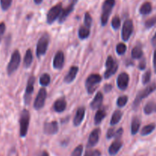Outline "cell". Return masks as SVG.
Wrapping results in <instances>:
<instances>
[{"label":"cell","mask_w":156,"mask_h":156,"mask_svg":"<svg viewBox=\"0 0 156 156\" xmlns=\"http://www.w3.org/2000/svg\"><path fill=\"white\" fill-rule=\"evenodd\" d=\"M123 128H119L115 133V136H114V138L116 140H120L123 136Z\"/></svg>","instance_id":"43"},{"label":"cell","mask_w":156,"mask_h":156,"mask_svg":"<svg viewBox=\"0 0 156 156\" xmlns=\"http://www.w3.org/2000/svg\"><path fill=\"white\" fill-rule=\"evenodd\" d=\"M79 72V67L77 66H72L69 69V71L67 73L66 76L64 78V82L66 84H70L75 80L77 73Z\"/></svg>","instance_id":"18"},{"label":"cell","mask_w":156,"mask_h":156,"mask_svg":"<svg viewBox=\"0 0 156 156\" xmlns=\"http://www.w3.org/2000/svg\"><path fill=\"white\" fill-rule=\"evenodd\" d=\"M156 90V83H152L149 85H148L146 88L143 89L142 91H139L138 94H136L135 100H134L133 104V108L134 109H136L140 106V103L144 98H147L148 96L152 92H154Z\"/></svg>","instance_id":"1"},{"label":"cell","mask_w":156,"mask_h":156,"mask_svg":"<svg viewBox=\"0 0 156 156\" xmlns=\"http://www.w3.org/2000/svg\"><path fill=\"white\" fill-rule=\"evenodd\" d=\"M33 62V54H32L31 50L28 49L26 51L24 58V66L25 68H29Z\"/></svg>","instance_id":"26"},{"label":"cell","mask_w":156,"mask_h":156,"mask_svg":"<svg viewBox=\"0 0 156 156\" xmlns=\"http://www.w3.org/2000/svg\"><path fill=\"white\" fill-rule=\"evenodd\" d=\"M35 82V78L34 76L29 78L28 81H27V86H26L25 93L24 95V101L25 105H28L30 103V100H31V95L33 94L34 91V84Z\"/></svg>","instance_id":"11"},{"label":"cell","mask_w":156,"mask_h":156,"mask_svg":"<svg viewBox=\"0 0 156 156\" xmlns=\"http://www.w3.org/2000/svg\"><path fill=\"white\" fill-rule=\"evenodd\" d=\"M151 79V71L150 70H148L147 72L144 73V75L143 76V79H142V82L144 85H146V84L149 83L150 82Z\"/></svg>","instance_id":"39"},{"label":"cell","mask_w":156,"mask_h":156,"mask_svg":"<svg viewBox=\"0 0 156 156\" xmlns=\"http://www.w3.org/2000/svg\"><path fill=\"white\" fill-rule=\"evenodd\" d=\"M101 134V129L99 128H96V129H93L92 132L90 133L89 137H88V148H91L95 146L98 144L99 141V138H100Z\"/></svg>","instance_id":"14"},{"label":"cell","mask_w":156,"mask_h":156,"mask_svg":"<svg viewBox=\"0 0 156 156\" xmlns=\"http://www.w3.org/2000/svg\"><path fill=\"white\" fill-rule=\"evenodd\" d=\"M67 106V103L64 98H61L56 100L53 104V110L57 113H62L66 110Z\"/></svg>","instance_id":"20"},{"label":"cell","mask_w":156,"mask_h":156,"mask_svg":"<svg viewBox=\"0 0 156 156\" xmlns=\"http://www.w3.org/2000/svg\"><path fill=\"white\" fill-rule=\"evenodd\" d=\"M47 93L45 88H42L39 90L36 99H35L34 102V108L35 110L39 111V110L42 109L44 108L46 98H47Z\"/></svg>","instance_id":"10"},{"label":"cell","mask_w":156,"mask_h":156,"mask_svg":"<svg viewBox=\"0 0 156 156\" xmlns=\"http://www.w3.org/2000/svg\"><path fill=\"white\" fill-rule=\"evenodd\" d=\"M101 153L99 150H91V149H88L85 152V155L84 156H101Z\"/></svg>","instance_id":"40"},{"label":"cell","mask_w":156,"mask_h":156,"mask_svg":"<svg viewBox=\"0 0 156 156\" xmlns=\"http://www.w3.org/2000/svg\"><path fill=\"white\" fill-rule=\"evenodd\" d=\"M155 127H156V125L155 123H150V124L146 125V126H145L142 129L141 135L142 136L149 135V134H151L154 130H155Z\"/></svg>","instance_id":"30"},{"label":"cell","mask_w":156,"mask_h":156,"mask_svg":"<svg viewBox=\"0 0 156 156\" xmlns=\"http://www.w3.org/2000/svg\"><path fill=\"white\" fill-rule=\"evenodd\" d=\"M129 82V76L127 73H122L118 76L117 79V87L121 91H125L128 88Z\"/></svg>","instance_id":"12"},{"label":"cell","mask_w":156,"mask_h":156,"mask_svg":"<svg viewBox=\"0 0 156 156\" xmlns=\"http://www.w3.org/2000/svg\"><path fill=\"white\" fill-rule=\"evenodd\" d=\"M141 122L138 117H134L133 118L132 123H131V133L132 135H136L139 132Z\"/></svg>","instance_id":"25"},{"label":"cell","mask_w":156,"mask_h":156,"mask_svg":"<svg viewBox=\"0 0 156 156\" xmlns=\"http://www.w3.org/2000/svg\"><path fill=\"white\" fill-rule=\"evenodd\" d=\"M152 10V6L149 2H146L143 3L142 6L140 9V13L142 15H147L151 13Z\"/></svg>","instance_id":"28"},{"label":"cell","mask_w":156,"mask_h":156,"mask_svg":"<svg viewBox=\"0 0 156 156\" xmlns=\"http://www.w3.org/2000/svg\"><path fill=\"white\" fill-rule=\"evenodd\" d=\"M128 101V97L126 95H122L118 98L117 101V105L119 108H123Z\"/></svg>","instance_id":"34"},{"label":"cell","mask_w":156,"mask_h":156,"mask_svg":"<svg viewBox=\"0 0 156 156\" xmlns=\"http://www.w3.org/2000/svg\"><path fill=\"white\" fill-rule=\"evenodd\" d=\"M104 100V97H103V94L100 91L96 94L95 97L94 98V99L92 100V101L91 102L90 104V107L92 110H96V109H99L100 107L101 106L102 102H103Z\"/></svg>","instance_id":"19"},{"label":"cell","mask_w":156,"mask_h":156,"mask_svg":"<svg viewBox=\"0 0 156 156\" xmlns=\"http://www.w3.org/2000/svg\"><path fill=\"white\" fill-rule=\"evenodd\" d=\"M155 24H156V17L155 16L149 18V19H148L147 21H146V22H145V27H146L147 29H149L153 27Z\"/></svg>","instance_id":"37"},{"label":"cell","mask_w":156,"mask_h":156,"mask_svg":"<svg viewBox=\"0 0 156 156\" xmlns=\"http://www.w3.org/2000/svg\"><path fill=\"white\" fill-rule=\"evenodd\" d=\"M105 66H106V71L104 74V77L105 79H108L117 73V69H118V64L116 61L114 60L112 56H109L107 59Z\"/></svg>","instance_id":"8"},{"label":"cell","mask_w":156,"mask_h":156,"mask_svg":"<svg viewBox=\"0 0 156 156\" xmlns=\"http://www.w3.org/2000/svg\"><path fill=\"white\" fill-rule=\"evenodd\" d=\"M153 67L154 70H155V73H156V50L154 51L153 55Z\"/></svg>","instance_id":"46"},{"label":"cell","mask_w":156,"mask_h":156,"mask_svg":"<svg viewBox=\"0 0 156 156\" xmlns=\"http://www.w3.org/2000/svg\"><path fill=\"white\" fill-rule=\"evenodd\" d=\"M62 11V3H59V4L56 5L55 6L52 7L50 10L48 11V13L47 15V24H51L59 18L61 13Z\"/></svg>","instance_id":"7"},{"label":"cell","mask_w":156,"mask_h":156,"mask_svg":"<svg viewBox=\"0 0 156 156\" xmlns=\"http://www.w3.org/2000/svg\"><path fill=\"white\" fill-rule=\"evenodd\" d=\"M101 80L102 78L99 74H91L87 78L85 81V88L88 94H91L95 91Z\"/></svg>","instance_id":"4"},{"label":"cell","mask_w":156,"mask_h":156,"mask_svg":"<svg viewBox=\"0 0 156 156\" xmlns=\"http://www.w3.org/2000/svg\"><path fill=\"white\" fill-rule=\"evenodd\" d=\"M40 85H41L42 86H48L49 84L50 83V75L47 74V73H44L42 76L40 78Z\"/></svg>","instance_id":"31"},{"label":"cell","mask_w":156,"mask_h":156,"mask_svg":"<svg viewBox=\"0 0 156 156\" xmlns=\"http://www.w3.org/2000/svg\"><path fill=\"white\" fill-rule=\"evenodd\" d=\"M115 133L116 131L114 128H110V129L108 130V132H107V135H106L107 139L109 140V139H111L113 138V137H114V136H115Z\"/></svg>","instance_id":"42"},{"label":"cell","mask_w":156,"mask_h":156,"mask_svg":"<svg viewBox=\"0 0 156 156\" xmlns=\"http://www.w3.org/2000/svg\"><path fill=\"white\" fill-rule=\"evenodd\" d=\"M85 115V108L84 107H80L78 108L77 111L75 115L74 120H73V124L75 126H79L83 121L84 117Z\"/></svg>","instance_id":"17"},{"label":"cell","mask_w":156,"mask_h":156,"mask_svg":"<svg viewBox=\"0 0 156 156\" xmlns=\"http://www.w3.org/2000/svg\"><path fill=\"white\" fill-rule=\"evenodd\" d=\"M144 113L147 115L152 114V113L156 112V103L153 101H149L148 102L146 105V106L144 107Z\"/></svg>","instance_id":"29"},{"label":"cell","mask_w":156,"mask_h":156,"mask_svg":"<svg viewBox=\"0 0 156 156\" xmlns=\"http://www.w3.org/2000/svg\"><path fill=\"white\" fill-rule=\"evenodd\" d=\"M20 62H21V54H20V52L18 50H15L12 53L10 61L8 63L7 68H6V71H7L9 76L12 75L18 69V67H19Z\"/></svg>","instance_id":"5"},{"label":"cell","mask_w":156,"mask_h":156,"mask_svg":"<svg viewBox=\"0 0 156 156\" xmlns=\"http://www.w3.org/2000/svg\"><path fill=\"white\" fill-rule=\"evenodd\" d=\"M82 152H83V146L79 145L72 152L71 156H82Z\"/></svg>","instance_id":"38"},{"label":"cell","mask_w":156,"mask_h":156,"mask_svg":"<svg viewBox=\"0 0 156 156\" xmlns=\"http://www.w3.org/2000/svg\"><path fill=\"white\" fill-rule=\"evenodd\" d=\"M12 1L13 0H0V5H1L2 10L4 12L9 10V9L12 5Z\"/></svg>","instance_id":"33"},{"label":"cell","mask_w":156,"mask_h":156,"mask_svg":"<svg viewBox=\"0 0 156 156\" xmlns=\"http://www.w3.org/2000/svg\"><path fill=\"white\" fill-rule=\"evenodd\" d=\"M114 5H115V0H105L104 2L102 5L101 16V23L102 26H105L108 24V19Z\"/></svg>","instance_id":"3"},{"label":"cell","mask_w":156,"mask_h":156,"mask_svg":"<svg viewBox=\"0 0 156 156\" xmlns=\"http://www.w3.org/2000/svg\"><path fill=\"white\" fill-rule=\"evenodd\" d=\"M146 67V62L145 60V59H143L140 61V64H139V69L140 70H144Z\"/></svg>","instance_id":"44"},{"label":"cell","mask_w":156,"mask_h":156,"mask_svg":"<svg viewBox=\"0 0 156 156\" xmlns=\"http://www.w3.org/2000/svg\"><path fill=\"white\" fill-rule=\"evenodd\" d=\"M65 62V56L62 51H58L55 55L53 61V66L55 69L59 70L63 67Z\"/></svg>","instance_id":"15"},{"label":"cell","mask_w":156,"mask_h":156,"mask_svg":"<svg viewBox=\"0 0 156 156\" xmlns=\"http://www.w3.org/2000/svg\"><path fill=\"white\" fill-rule=\"evenodd\" d=\"M49 44H50V36L48 34H44L41 37L37 44L36 54L38 58L45 55L47 48H48Z\"/></svg>","instance_id":"6"},{"label":"cell","mask_w":156,"mask_h":156,"mask_svg":"<svg viewBox=\"0 0 156 156\" xmlns=\"http://www.w3.org/2000/svg\"><path fill=\"white\" fill-rule=\"evenodd\" d=\"M120 24H121V21H120V18L118 15H116L113 18L112 21H111V26H112L114 30H117V29L120 28Z\"/></svg>","instance_id":"32"},{"label":"cell","mask_w":156,"mask_h":156,"mask_svg":"<svg viewBox=\"0 0 156 156\" xmlns=\"http://www.w3.org/2000/svg\"><path fill=\"white\" fill-rule=\"evenodd\" d=\"M6 26L4 22H0V43H1L2 40L3 36H4V34L5 32Z\"/></svg>","instance_id":"41"},{"label":"cell","mask_w":156,"mask_h":156,"mask_svg":"<svg viewBox=\"0 0 156 156\" xmlns=\"http://www.w3.org/2000/svg\"><path fill=\"white\" fill-rule=\"evenodd\" d=\"M39 156H50V155H49V153L47 152H46V151H43L42 152H41V154H40Z\"/></svg>","instance_id":"48"},{"label":"cell","mask_w":156,"mask_h":156,"mask_svg":"<svg viewBox=\"0 0 156 156\" xmlns=\"http://www.w3.org/2000/svg\"><path fill=\"white\" fill-rule=\"evenodd\" d=\"M122 146H123V142L120 141V140H115V141L110 146L109 149H108V152L112 156L117 155Z\"/></svg>","instance_id":"21"},{"label":"cell","mask_w":156,"mask_h":156,"mask_svg":"<svg viewBox=\"0 0 156 156\" xmlns=\"http://www.w3.org/2000/svg\"><path fill=\"white\" fill-rule=\"evenodd\" d=\"M59 130V126L56 121L46 122L44 125V131L46 134L53 135L56 134Z\"/></svg>","instance_id":"16"},{"label":"cell","mask_w":156,"mask_h":156,"mask_svg":"<svg viewBox=\"0 0 156 156\" xmlns=\"http://www.w3.org/2000/svg\"><path fill=\"white\" fill-rule=\"evenodd\" d=\"M151 42H152V44L153 47H156V32H155V35L153 36V37L152 38V41H151Z\"/></svg>","instance_id":"47"},{"label":"cell","mask_w":156,"mask_h":156,"mask_svg":"<svg viewBox=\"0 0 156 156\" xmlns=\"http://www.w3.org/2000/svg\"><path fill=\"white\" fill-rule=\"evenodd\" d=\"M122 117H123V112L122 111H119V110L114 111L112 117H111V123H110L111 126H115L116 124H117L120 121Z\"/></svg>","instance_id":"24"},{"label":"cell","mask_w":156,"mask_h":156,"mask_svg":"<svg viewBox=\"0 0 156 156\" xmlns=\"http://www.w3.org/2000/svg\"><path fill=\"white\" fill-rule=\"evenodd\" d=\"M116 51L118 55H123L126 51V46L123 43H120L116 47Z\"/></svg>","instance_id":"35"},{"label":"cell","mask_w":156,"mask_h":156,"mask_svg":"<svg viewBox=\"0 0 156 156\" xmlns=\"http://www.w3.org/2000/svg\"><path fill=\"white\" fill-rule=\"evenodd\" d=\"M34 3L36 5H40L42 3L43 0H34Z\"/></svg>","instance_id":"49"},{"label":"cell","mask_w":156,"mask_h":156,"mask_svg":"<svg viewBox=\"0 0 156 156\" xmlns=\"http://www.w3.org/2000/svg\"><path fill=\"white\" fill-rule=\"evenodd\" d=\"M84 25L87 27H91L92 25V18L88 12L85 14V19H84Z\"/></svg>","instance_id":"36"},{"label":"cell","mask_w":156,"mask_h":156,"mask_svg":"<svg viewBox=\"0 0 156 156\" xmlns=\"http://www.w3.org/2000/svg\"><path fill=\"white\" fill-rule=\"evenodd\" d=\"M107 113L105 109L104 108H100L96 112L95 116H94V124L99 125L102 122V120L106 117Z\"/></svg>","instance_id":"22"},{"label":"cell","mask_w":156,"mask_h":156,"mask_svg":"<svg viewBox=\"0 0 156 156\" xmlns=\"http://www.w3.org/2000/svg\"><path fill=\"white\" fill-rule=\"evenodd\" d=\"M30 113L27 110L24 109L21 112L19 118V125H20V136L24 138L26 136L29 127V123H30Z\"/></svg>","instance_id":"2"},{"label":"cell","mask_w":156,"mask_h":156,"mask_svg":"<svg viewBox=\"0 0 156 156\" xmlns=\"http://www.w3.org/2000/svg\"><path fill=\"white\" fill-rule=\"evenodd\" d=\"M133 31V23L131 19H127L123 23L121 37L123 41H128Z\"/></svg>","instance_id":"9"},{"label":"cell","mask_w":156,"mask_h":156,"mask_svg":"<svg viewBox=\"0 0 156 156\" xmlns=\"http://www.w3.org/2000/svg\"><path fill=\"white\" fill-rule=\"evenodd\" d=\"M78 34H79V37L80 38L81 40L87 39V38H88L90 35L89 27H87L86 26H85V25L81 26L79 29Z\"/></svg>","instance_id":"27"},{"label":"cell","mask_w":156,"mask_h":156,"mask_svg":"<svg viewBox=\"0 0 156 156\" xmlns=\"http://www.w3.org/2000/svg\"><path fill=\"white\" fill-rule=\"evenodd\" d=\"M77 2L78 0H72L70 4L69 5L66 9H62V13H61L60 16H59V24H62V23L65 21V20L67 18V17L71 14V12H73V11L74 10L75 5H76V4L77 3Z\"/></svg>","instance_id":"13"},{"label":"cell","mask_w":156,"mask_h":156,"mask_svg":"<svg viewBox=\"0 0 156 156\" xmlns=\"http://www.w3.org/2000/svg\"><path fill=\"white\" fill-rule=\"evenodd\" d=\"M131 55H132V58L134 59H141L143 56V51L142 47L139 45L134 47L131 51Z\"/></svg>","instance_id":"23"},{"label":"cell","mask_w":156,"mask_h":156,"mask_svg":"<svg viewBox=\"0 0 156 156\" xmlns=\"http://www.w3.org/2000/svg\"><path fill=\"white\" fill-rule=\"evenodd\" d=\"M112 88L113 86L111 85V84H106V85H105V88H104V89H105V92H110V91L112 90Z\"/></svg>","instance_id":"45"}]
</instances>
